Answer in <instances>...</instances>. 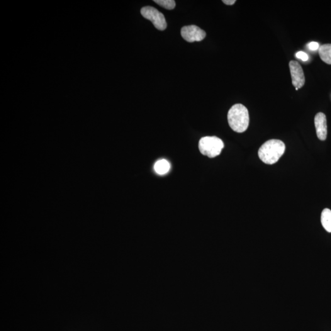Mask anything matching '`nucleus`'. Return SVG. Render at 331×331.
<instances>
[{
	"mask_svg": "<svg viewBox=\"0 0 331 331\" xmlns=\"http://www.w3.org/2000/svg\"><path fill=\"white\" fill-rule=\"evenodd\" d=\"M285 151V145L281 140L266 141L259 150L260 160L267 165H273L279 160Z\"/></svg>",
	"mask_w": 331,
	"mask_h": 331,
	"instance_id": "f257e3e1",
	"label": "nucleus"
},
{
	"mask_svg": "<svg viewBox=\"0 0 331 331\" xmlns=\"http://www.w3.org/2000/svg\"><path fill=\"white\" fill-rule=\"evenodd\" d=\"M229 125L233 131L243 133L249 125V114L247 108L241 104H236L231 107L228 113Z\"/></svg>",
	"mask_w": 331,
	"mask_h": 331,
	"instance_id": "f03ea898",
	"label": "nucleus"
},
{
	"mask_svg": "<svg viewBox=\"0 0 331 331\" xmlns=\"http://www.w3.org/2000/svg\"><path fill=\"white\" fill-rule=\"evenodd\" d=\"M198 147L202 154L213 158L220 154L225 145L223 141L216 136H206L199 140Z\"/></svg>",
	"mask_w": 331,
	"mask_h": 331,
	"instance_id": "7ed1b4c3",
	"label": "nucleus"
},
{
	"mask_svg": "<svg viewBox=\"0 0 331 331\" xmlns=\"http://www.w3.org/2000/svg\"><path fill=\"white\" fill-rule=\"evenodd\" d=\"M142 16L146 19L150 21L158 30L163 31L167 28V23L165 17L157 9L152 6L143 7L141 10Z\"/></svg>",
	"mask_w": 331,
	"mask_h": 331,
	"instance_id": "20e7f679",
	"label": "nucleus"
},
{
	"mask_svg": "<svg viewBox=\"0 0 331 331\" xmlns=\"http://www.w3.org/2000/svg\"><path fill=\"white\" fill-rule=\"evenodd\" d=\"M181 36L187 42H199L206 38V33L198 26L189 25L182 28Z\"/></svg>",
	"mask_w": 331,
	"mask_h": 331,
	"instance_id": "39448f33",
	"label": "nucleus"
},
{
	"mask_svg": "<svg viewBox=\"0 0 331 331\" xmlns=\"http://www.w3.org/2000/svg\"><path fill=\"white\" fill-rule=\"evenodd\" d=\"M292 78V84L296 91L302 88L305 84V76L303 68L296 61L291 60L289 63Z\"/></svg>",
	"mask_w": 331,
	"mask_h": 331,
	"instance_id": "423d86ee",
	"label": "nucleus"
},
{
	"mask_svg": "<svg viewBox=\"0 0 331 331\" xmlns=\"http://www.w3.org/2000/svg\"><path fill=\"white\" fill-rule=\"evenodd\" d=\"M315 125L316 135L319 140L325 141L327 138V121L325 114L319 113L315 116Z\"/></svg>",
	"mask_w": 331,
	"mask_h": 331,
	"instance_id": "0eeeda50",
	"label": "nucleus"
},
{
	"mask_svg": "<svg viewBox=\"0 0 331 331\" xmlns=\"http://www.w3.org/2000/svg\"><path fill=\"white\" fill-rule=\"evenodd\" d=\"M321 59L327 64L331 65V44L321 46L318 49Z\"/></svg>",
	"mask_w": 331,
	"mask_h": 331,
	"instance_id": "6e6552de",
	"label": "nucleus"
},
{
	"mask_svg": "<svg viewBox=\"0 0 331 331\" xmlns=\"http://www.w3.org/2000/svg\"><path fill=\"white\" fill-rule=\"evenodd\" d=\"M321 222L323 227L328 233H331V211L325 209L321 213Z\"/></svg>",
	"mask_w": 331,
	"mask_h": 331,
	"instance_id": "1a4fd4ad",
	"label": "nucleus"
},
{
	"mask_svg": "<svg viewBox=\"0 0 331 331\" xmlns=\"http://www.w3.org/2000/svg\"><path fill=\"white\" fill-rule=\"evenodd\" d=\"M171 168L170 163L166 160H158L155 163L154 169L156 172L159 175L167 174Z\"/></svg>",
	"mask_w": 331,
	"mask_h": 331,
	"instance_id": "9d476101",
	"label": "nucleus"
},
{
	"mask_svg": "<svg viewBox=\"0 0 331 331\" xmlns=\"http://www.w3.org/2000/svg\"><path fill=\"white\" fill-rule=\"evenodd\" d=\"M155 3L158 4L163 8L172 10L176 7V1L174 0H154Z\"/></svg>",
	"mask_w": 331,
	"mask_h": 331,
	"instance_id": "9b49d317",
	"label": "nucleus"
},
{
	"mask_svg": "<svg viewBox=\"0 0 331 331\" xmlns=\"http://www.w3.org/2000/svg\"><path fill=\"white\" fill-rule=\"evenodd\" d=\"M296 56L297 58L304 61V62H306V61L308 60V55L306 52H303V51H299V52H297Z\"/></svg>",
	"mask_w": 331,
	"mask_h": 331,
	"instance_id": "f8f14e48",
	"label": "nucleus"
},
{
	"mask_svg": "<svg viewBox=\"0 0 331 331\" xmlns=\"http://www.w3.org/2000/svg\"><path fill=\"white\" fill-rule=\"evenodd\" d=\"M320 46L319 43L316 42H311L308 44V47L309 49L312 51L317 50L320 48Z\"/></svg>",
	"mask_w": 331,
	"mask_h": 331,
	"instance_id": "ddd939ff",
	"label": "nucleus"
},
{
	"mask_svg": "<svg viewBox=\"0 0 331 331\" xmlns=\"http://www.w3.org/2000/svg\"><path fill=\"white\" fill-rule=\"evenodd\" d=\"M223 3L227 5H233L236 2V0H223Z\"/></svg>",
	"mask_w": 331,
	"mask_h": 331,
	"instance_id": "4468645a",
	"label": "nucleus"
}]
</instances>
